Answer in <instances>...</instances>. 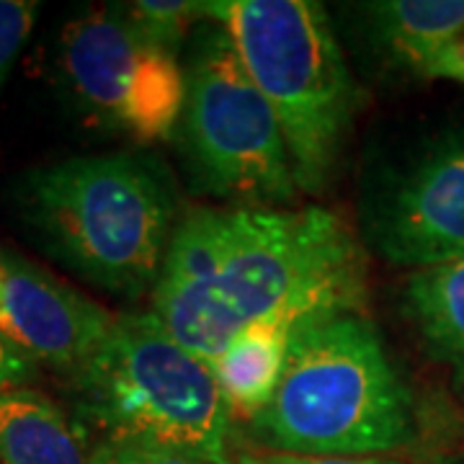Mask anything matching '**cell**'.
I'll return each instance as SVG.
<instances>
[{
  "label": "cell",
  "mask_w": 464,
  "mask_h": 464,
  "mask_svg": "<svg viewBox=\"0 0 464 464\" xmlns=\"http://www.w3.org/2000/svg\"><path fill=\"white\" fill-rule=\"evenodd\" d=\"M179 142L201 191L237 207H289L299 194L282 127L219 24L197 26Z\"/></svg>",
  "instance_id": "cell-6"
},
{
  "label": "cell",
  "mask_w": 464,
  "mask_h": 464,
  "mask_svg": "<svg viewBox=\"0 0 464 464\" xmlns=\"http://www.w3.org/2000/svg\"><path fill=\"white\" fill-rule=\"evenodd\" d=\"M411 392L362 313L302 325L274 398L253 420L268 451L377 457L411 439Z\"/></svg>",
  "instance_id": "cell-3"
},
{
  "label": "cell",
  "mask_w": 464,
  "mask_h": 464,
  "mask_svg": "<svg viewBox=\"0 0 464 464\" xmlns=\"http://www.w3.org/2000/svg\"><path fill=\"white\" fill-rule=\"evenodd\" d=\"M18 217L39 246L111 295H152L179 227L176 183L160 160L109 152L26 170Z\"/></svg>",
  "instance_id": "cell-2"
},
{
  "label": "cell",
  "mask_w": 464,
  "mask_h": 464,
  "mask_svg": "<svg viewBox=\"0 0 464 464\" xmlns=\"http://www.w3.org/2000/svg\"><path fill=\"white\" fill-rule=\"evenodd\" d=\"M70 380L75 411L103 441L232 464L235 418L215 369L181 346L152 310L116 315L106 341Z\"/></svg>",
  "instance_id": "cell-4"
},
{
  "label": "cell",
  "mask_w": 464,
  "mask_h": 464,
  "mask_svg": "<svg viewBox=\"0 0 464 464\" xmlns=\"http://www.w3.org/2000/svg\"><path fill=\"white\" fill-rule=\"evenodd\" d=\"M320 320L302 313H282L250 323L237 333L215 362L217 382L230 405L235 420L253 423L268 400L274 398L276 384L282 380L286 353L302 325Z\"/></svg>",
  "instance_id": "cell-10"
},
{
  "label": "cell",
  "mask_w": 464,
  "mask_h": 464,
  "mask_svg": "<svg viewBox=\"0 0 464 464\" xmlns=\"http://www.w3.org/2000/svg\"><path fill=\"white\" fill-rule=\"evenodd\" d=\"M372 29L398 63L429 75L464 32V0H387L369 5Z\"/></svg>",
  "instance_id": "cell-13"
},
{
  "label": "cell",
  "mask_w": 464,
  "mask_h": 464,
  "mask_svg": "<svg viewBox=\"0 0 464 464\" xmlns=\"http://www.w3.org/2000/svg\"><path fill=\"white\" fill-rule=\"evenodd\" d=\"M39 16L36 0H0V91L32 36Z\"/></svg>",
  "instance_id": "cell-15"
},
{
  "label": "cell",
  "mask_w": 464,
  "mask_h": 464,
  "mask_svg": "<svg viewBox=\"0 0 464 464\" xmlns=\"http://www.w3.org/2000/svg\"><path fill=\"white\" fill-rule=\"evenodd\" d=\"M431 78H449V81H459L464 83V32L441 52V57L436 60L429 70Z\"/></svg>",
  "instance_id": "cell-19"
},
{
  "label": "cell",
  "mask_w": 464,
  "mask_h": 464,
  "mask_svg": "<svg viewBox=\"0 0 464 464\" xmlns=\"http://www.w3.org/2000/svg\"><path fill=\"white\" fill-rule=\"evenodd\" d=\"M204 14L230 34L237 57L282 127L299 191H320L346 142L356 83L320 3L217 0Z\"/></svg>",
  "instance_id": "cell-5"
},
{
  "label": "cell",
  "mask_w": 464,
  "mask_h": 464,
  "mask_svg": "<svg viewBox=\"0 0 464 464\" xmlns=\"http://www.w3.org/2000/svg\"><path fill=\"white\" fill-rule=\"evenodd\" d=\"M0 333L34 364L75 377L99 351L116 315L32 261L3 253Z\"/></svg>",
  "instance_id": "cell-9"
},
{
  "label": "cell",
  "mask_w": 464,
  "mask_h": 464,
  "mask_svg": "<svg viewBox=\"0 0 464 464\" xmlns=\"http://www.w3.org/2000/svg\"><path fill=\"white\" fill-rule=\"evenodd\" d=\"M0 464H91L85 426L44 392H0Z\"/></svg>",
  "instance_id": "cell-11"
},
{
  "label": "cell",
  "mask_w": 464,
  "mask_h": 464,
  "mask_svg": "<svg viewBox=\"0 0 464 464\" xmlns=\"http://www.w3.org/2000/svg\"><path fill=\"white\" fill-rule=\"evenodd\" d=\"M3 282H5V258L0 253V292H3Z\"/></svg>",
  "instance_id": "cell-20"
},
{
  "label": "cell",
  "mask_w": 464,
  "mask_h": 464,
  "mask_svg": "<svg viewBox=\"0 0 464 464\" xmlns=\"http://www.w3.org/2000/svg\"><path fill=\"white\" fill-rule=\"evenodd\" d=\"M127 14L150 39L173 52H179L183 39L194 34L197 21L207 18L204 3L188 0H140L127 5Z\"/></svg>",
  "instance_id": "cell-14"
},
{
  "label": "cell",
  "mask_w": 464,
  "mask_h": 464,
  "mask_svg": "<svg viewBox=\"0 0 464 464\" xmlns=\"http://www.w3.org/2000/svg\"><path fill=\"white\" fill-rule=\"evenodd\" d=\"M91 464H212L168 451V449L140 447V444H124V441H101L99 447L91 451Z\"/></svg>",
  "instance_id": "cell-16"
},
{
  "label": "cell",
  "mask_w": 464,
  "mask_h": 464,
  "mask_svg": "<svg viewBox=\"0 0 464 464\" xmlns=\"http://www.w3.org/2000/svg\"><path fill=\"white\" fill-rule=\"evenodd\" d=\"M57 65L91 121L140 142H166L179 132L186 103L179 52L150 39L127 8L72 18L60 36Z\"/></svg>",
  "instance_id": "cell-7"
},
{
  "label": "cell",
  "mask_w": 464,
  "mask_h": 464,
  "mask_svg": "<svg viewBox=\"0 0 464 464\" xmlns=\"http://www.w3.org/2000/svg\"><path fill=\"white\" fill-rule=\"evenodd\" d=\"M402 302L433 359L464 387V258L413 271Z\"/></svg>",
  "instance_id": "cell-12"
},
{
  "label": "cell",
  "mask_w": 464,
  "mask_h": 464,
  "mask_svg": "<svg viewBox=\"0 0 464 464\" xmlns=\"http://www.w3.org/2000/svg\"><path fill=\"white\" fill-rule=\"evenodd\" d=\"M36 374L34 362L0 333V392L26 387Z\"/></svg>",
  "instance_id": "cell-17"
},
{
  "label": "cell",
  "mask_w": 464,
  "mask_h": 464,
  "mask_svg": "<svg viewBox=\"0 0 464 464\" xmlns=\"http://www.w3.org/2000/svg\"><path fill=\"white\" fill-rule=\"evenodd\" d=\"M364 235L387 264L400 268L462 261L464 130L433 140L372 188Z\"/></svg>",
  "instance_id": "cell-8"
},
{
  "label": "cell",
  "mask_w": 464,
  "mask_h": 464,
  "mask_svg": "<svg viewBox=\"0 0 464 464\" xmlns=\"http://www.w3.org/2000/svg\"><path fill=\"white\" fill-rule=\"evenodd\" d=\"M237 464H387L377 457H304L284 451H243Z\"/></svg>",
  "instance_id": "cell-18"
},
{
  "label": "cell",
  "mask_w": 464,
  "mask_h": 464,
  "mask_svg": "<svg viewBox=\"0 0 464 464\" xmlns=\"http://www.w3.org/2000/svg\"><path fill=\"white\" fill-rule=\"evenodd\" d=\"M364 250L323 207H197L179 219L152 313L204 362L250 323L282 313H362Z\"/></svg>",
  "instance_id": "cell-1"
}]
</instances>
